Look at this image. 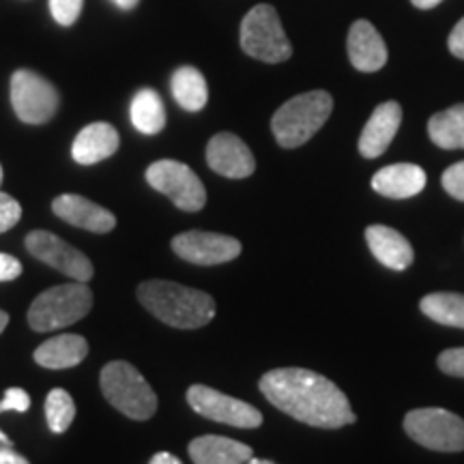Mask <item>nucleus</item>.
Listing matches in <instances>:
<instances>
[{
	"mask_svg": "<svg viewBox=\"0 0 464 464\" xmlns=\"http://www.w3.org/2000/svg\"><path fill=\"white\" fill-rule=\"evenodd\" d=\"M443 188L451 198L464 200V161H458V164L450 166L448 170L443 172Z\"/></svg>",
	"mask_w": 464,
	"mask_h": 464,
	"instance_id": "29",
	"label": "nucleus"
},
{
	"mask_svg": "<svg viewBox=\"0 0 464 464\" xmlns=\"http://www.w3.org/2000/svg\"><path fill=\"white\" fill-rule=\"evenodd\" d=\"M28 406H31V396H28L24 390H20V387H9V390L5 392L3 400H0V415H3L5 411L26 413Z\"/></svg>",
	"mask_w": 464,
	"mask_h": 464,
	"instance_id": "31",
	"label": "nucleus"
},
{
	"mask_svg": "<svg viewBox=\"0 0 464 464\" xmlns=\"http://www.w3.org/2000/svg\"><path fill=\"white\" fill-rule=\"evenodd\" d=\"M119 131L110 123H91L75 136L72 158L82 166L100 164L119 150Z\"/></svg>",
	"mask_w": 464,
	"mask_h": 464,
	"instance_id": "18",
	"label": "nucleus"
},
{
	"mask_svg": "<svg viewBox=\"0 0 464 464\" xmlns=\"http://www.w3.org/2000/svg\"><path fill=\"white\" fill-rule=\"evenodd\" d=\"M188 402L198 415L211 421L226 423V426L258 428L263 423V415L252 404L226 396L207 385H191L188 390Z\"/></svg>",
	"mask_w": 464,
	"mask_h": 464,
	"instance_id": "10",
	"label": "nucleus"
},
{
	"mask_svg": "<svg viewBox=\"0 0 464 464\" xmlns=\"http://www.w3.org/2000/svg\"><path fill=\"white\" fill-rule=\"evenodd\" d=\"M348 58L359 72L372 73L385 67L387 45L368 20H357L348 31Z\"/></svg>",
	"mask_w": 464,
	"mask_h": 464,
	"instance_id": "16",
	"label": "nucleus"
},
{
	"mask_svg": "<svg viewBox=\"0 0 464 464\" xmlns=\"http://www.w3.org/2000/svg\"><path fill=\"white\" fill-rule=\"evenodd\" d=\"M400 123H402V108H400V103H381L372 116H370L368 123H365L362 136H359V153L368 160L381 158L390 149L393 138H396Z\"/></svg>",
	"mask_w": 464,
	"mask_h": 464,
	"instance_id": "14",
	"label": "nucleus"
},
{
	"mask_svg": "<svg viewBox=\"0 0 464 464\" xmlns=\"http://www.w3.org/2000/svg\"><path fill=\"white\" fill-rule=\"evenodd\" d=\"M138 299L158 321L177 329H198L216 318V301L211 295L177 282H142L138 286Z\"/></svg>",
	"mask_w": 464,
	"mask_h": 464,
	"instance_id": "2",
	"label": "nucleus"
},
{
	"mask_svg": "<svg viewBox=\"0 0 464 464\" xmlns=\"http://www.w3.org/2000/svg\"><path fill=\"white\" fill-rule=\"evenodd\" d=\"M450 52L464 61V17L458 22L450 34Z\"/></svg>",
	"mask_w": 464,
	"mask_h": 464,
	"instance_id": "33",
	"label": "nucleus"
},
{
	"mask_svg": "<svg viewBox=\"0 0 464 464\" xmlns=\"http://www.w3.org/2000/svg\"><path fill=\"white\" fill-rule=\"evenodd\" d=\"M439 3H443V0H413V5L417 9H432V7H437Z\"/></svg>",
	"mask_w": 464,
	"mask_h": 464,
	"instance_id": "36",
	"label": "nucleus"
},
{
	"mask_svg": "<svg viewBox=\"0 0 464 464\" xmlns=\"http://www.w3.org/2000/svg\"><path fill=\"white\" fill-rule=\"evenodd\" d=\"M0 183H3V166H0Z\"/></svg>",
	"mask_w": 464,
	"mask_h": 464,
	"instance_id": "41",
	"label": "nucleus"
},
{
	"mask_svg": "<svg viewBox=\"0 0 464 464\" xmlns=\"http://www.w3.org/2000/svg\"><path fill=\"white\" fill-rule=\"evenodd\" d=\"M75 417V402L73 398L69 396V392L61 390H52L45 398V420H48L50 430L54 434H63L69 430V426L73 423Z\"/></svg>",
	"mask_w": 464,
	"mask_h": 464,
	"instance_id": "26",
	"label": "nucleus"
},
{
	"mask_svg": "<svg viewBox=\"0 0 464 464\" xmlns=\"http://www.w3.org/2000/svg\"><path fill=\"white\" fill-rule=\"evenodd\" d=\"M189 456L194 464H247L254 458V451L235 439L207 434L191 440Z\"/></svg>",
	"mask_w": 464,
	"mask_h": 464,
	"instance_id": "20",
	"label": "nucleus"
},
{
	"mask_svg": "<svg viewBox=\"0 0 464 464\" xmlns=\"http://www.w3.org/2000/svg\"><path fill=\"white\" fill-rule=\"evenodd\" d=\"M86 355H89V342H86L82 335L63 334L44 342V344L34 351V362L48 370H65L82 363Z\"/></svg>",
	"mask_w": 464,
	"mask_h": 464,
	"instance_id": "21",
	"label": "nucleus"
},
{
	"mask_svg": "<svg viewBox=\"0 0 464 464\" xmlns=\"http://www.w3.org/2000/svg\"><path fill=\"white\" fill-rule=\"evenodd\" d=\"M430 140L440 149H464V103H456L428 121Z\"/></svg>",
	"mask_w": 464,
	"mask_h": 464,
	"instance_id": "24",
	"label": "nucleus"
},
{
	"mask_svg": "<svg viewBox=\"0 0 464 464\" xmlns=\"http://www.w3.org/2000/svg\"><path fill=\"white\" fill-rule=\"evenodd\" d=\"M7 324H9V314H7V312L0 310V334H3L5 329H7Z\"/></svg>",
	"mask_w": 464,
	"mask_h": 464,
	"instance_id": "38",
	"label": "nucleus"
},
{
	"mask_svg": "<svg viewBox=\"0 0 464 464\" xmlns=\"http://www.w3.org/2000/svg\"><path fill=\"white\" fill-rule=\"evenodd\" d=\"M92 307V293L86 282L61 284L48 288L28 307V324L34 332H56L82 321Z\"/></svg>",
	"mask_w": 464,
	"mask_h": 464,
	"instance_id": "5",
	"label": "nucleus"
},
{
	"mask_svg": "<svg viewBox=\"0 0 464 464\" xmlns=\"http://www.w3.org/2000/svg\"><path fill=\"white\" fill-rule=\"evenodd\" d=\"M426 188V172L415 164H393L381 168L372 177V189L387 198H413Z\"/></svg>",
	"mask_w": 464,
	"mask_h": 464,
	"instance_id": "19",
	"label": "nucleus"
},
{
	"mask_svg": "<svg viewBox=\"0 0 464 464\" xmlns=\"http://www.w3.org/2000/svg\"><path fill=\"white\" fill-rule=\"evenodd\" d=\"M0 464H28V460L24 456L15 454L14 450L7 448H0Z\"/></svg>",
	"mask_w": 464,
	"mask_h": 464,
	"instance_id": "34",
	"label": "nucleus"
},
{
	"mask_svg": "<svg viewBox=\"0 0 464 464\" xmlns=\"http://www.w3.org/2000/svg\"><path fill=\"white\" fill-rule=\"evenodd\" d=\"M149 464H183V462L179 460L177 456L168 454V451H160V454H155L153 458H150Z\"/></svg>",
	"mask_w": 464,
	"mask_h": 464,
	"instance_id": "35",
	"label": "nucleus"
},
{
	"mask_svg": "<svg viewBox=\"0 0 464 464\" xmlns=\"http://www.w3.org/2000/svg\"><path fill=\"white\" fill-rule=\"evenodd\" d=\"M0 443H3V445H11L9 437H7V434H3V430H0Z\"/></svg>",
	"mask_w": 464,
	"mask_h": 464,
	"instance_id": "40",
	"label": "nucleus"
},
{
	"mask_svg": "<svg viewBox=\"0 0 464 464\" xmlns=\"http://www.w3.org/2000/svg\"><path fill=\"white\" fill-rule=\"evenodd\" d=\"M247 464H276V462L263 460V458H252V460H247Z\"/></svg>",
	"mask_w": 464,
	"mask_h": 464,
	"instance_id": "39",
	"label": "nucleus"
},
{
	"mask_svg": "<svg viewBox=\"0 0 464 464\" xmlns=\"http://www.w3.org/2000/svg\"><path fill=\"white\" fill-rule=\"evenodd\" d=\"M147 183L168 196L181 211L196 213L207 205V189L198 174L174 160H160L147 168Z\"/></svg>",
	"mask_w": 464,
	"mask_h": 464,
	"instance_id": "8",
	"label": "nucleus"
},
{
	"mask_svg": "<svg viewBox=\"0 0 464 464\" xmlns=\"http://www.w3.org/2000/svg\"><path fill=\"white\" fill-rule=\"evenodd\" d=\"M334 100L327 91H310L293 97L271 119V131L284 149H297L327 123Z\"/></svg>",
	"mask_w": 464,
	"mask_h": 464,
	"instance_id": "3",
	"label": "nucleus"
},
{
	"mask_svg": "<svg viewBox=\"0 0 464 464\" xmlns=\"http://www.w3.org/2000/svg\"><path fill=\"white\" fill-rule=\"evenodd\" d=\"M58 92L39 73L20 69L11 75V106L17 119L28 125L48 123L58 110Z\"/></svg>",
	"mask_w": 464,
	"mask_h": 464,
	"instance_id": "9",
	"label": "nucleus"
},
{
	"mask_svg": "<svg viewBox=\"0 0 464 464\" xmlns=\"http://www.w3.org/2000/svg\"><path fill=\"white\" fill-rule=\"evenodd\" d=\"M172 249L179 258L188 260L191 265L213 266L235 260L241 254L243 246L235 237L218 235V232L189 230L174 237Z\"/></svg>",
	"mask_w": 464,
	"mask_h": 464,
	"instance_id": "12",
	"label": "nucleus"
},
{
	"mask_svg": "<svg viewBox=\"0 0 464 464\" xmlns=\"http://www.w3.org/2000/svg\"><path fill=\"white\" fill-rule=\"evenodd\" d=\"M26 249L34 258L50 265L52 269L61 271L78 282H89L92 277V265L80 249L69 246L61 237L48 230H34L26 237Z\"/></svg>",
	"mask_w": 464,
	"mask_h": 464,
	"instance_id": "11",
	"label": "nucleus"
},
{
	"mask_svg": "<svg viewBox=\"0 0 464 464\" xmlns=\"http://www.w3.org/2000/svg\"><path fill=\"white\" fill-rule=\"evenodd\" d=\"M404 430L432 451H464V420L445 409H415L404 417Z\"/></svg>",
	"mask_w": 464,
	"mask_h": 464,
	"instance_id": "7",
	"label": "nucleus"
},
{
	"mask_svg": "<svg viewBox=\"0 0 464 464\" xmlns=\"http://www.w3.org/2000/svg\"><path fill=\"white\" fill-rule=\"evenodd\" d=\"M420 310L430 321L464 329V295L432 293L420 301Z\"/></svg>",
	"mask_w": 464,
	"mask_h": 464,
	"instance_id": "25",
	"label": "nucleus"
},
{
	"mask_svg": "<svg viewBox=\"0 0 464 464\" xmlns=\"http://www.w3.org/2000/svg\"><path fill=\"white\" fill-rule=\"evenodd\" d=\"M131 123L144 136H155L164 130L166 110L161 97L153 89H142L131 100Z\"/></svg>",
	"mask_w": 464,
	"mask_h": 464,
	"instance_id": "23",
	"label": "nucleus"
},
{
	"mask_svg": "<svg viewBox=\"0 0 464 464\" xmlns=\"http://www.w3.org/2000/svg\"><path fill=\"white\" fill-rule=\"evenodd\" d=\"M241 48L256 61L284 63L293 56L280 15L271 5H256L241 22Z\"/></svg>",
	"mask_w": 464,
	"mask_h": 464,
	"instance_id": "6",
	"label": "nucleus"
},
{
	"mask_svg": "<svg viewBox=\"0 0 464 464\" xmlns=\"http://www.w3.org/2000/svg\"><path fill=\"white\" fill-rule=\"evenodd\" d=\"M440 372L464 379V348H448L439 355Z\"/></svg>",
	"mask_w": 464,
	"mask_h": 464,
	"instance_id": "30",
	"label": "nucleus"
},
{
	"mask_svg": "<svg viewBox=\"0 0 464 464\" xmlns=\"http://www.w3.org/2000/svg\"><path fill=\"white\" fill-rule=\"evenodd\" d=\"M207 164L226 179H247L256 170V160L246 142L235 133H218L207 147Z\"/></svg>",
	"mask_w": 464,
	"mask_h": 464,
	"instance_id": "13",
	"label": "nucleus"
},
{
	"mask_svg": "<svg viewBox=\"0 0 464 464\" xmlns=\"http://www.w3.org/2000/svg\"><path fill=\"white\" fill-rule=\"evenodd\" d=\"M365 241H368V247L374 254V258L393 271H404L413 265V246L396 228L381 224L370 226L365 230Z\"/></svg>",
	"mask_w": 464,
	"mask_h": 464,
	"instance_id": "17",
	"label": "nucleus"
},
{
	"mask_svg": "<svg viewBox=\"0 0 464 464\" xmlns=\"http://www.w3.org/2000/svg\"><path fill=\"white\" fill-rule=\"evenodd\" d=\"M112 3L116 5V7H121V9L130 11V9L136 7V5H138V0H112Z\"/></svg>",
	"mask_w": 464,
	"mask_h": 464,
	"instance_id": "37",
	"label": "nucleus"
},
{
	"mask_svg": "<svg viewBox=\"0 0 464 464\" xmlns=\"http://www.w3.org/2000/svg\"><path fill=\"white\" fill-rule=\"evenodd\" d=\"M170 89L179 106L188 112H198L208 102V86L205 75L196 67H179L172 73Z\"/></svg>",
	"mask_w": 464,
	"mask_h": 464,
	"instance_id": "22",
	"label": "nucleus"
},
{
	"mask_svg": "<svg viewBox=\"0 0 464 464\" xmlns=\"http://www.w3.org/2000/svg\"><path fill=\"white\" fill-rule=\"evenodd\" d=\"M22 276V263L9 254H0V282H11Z\"/></svg>",
	"mask_w": 464,
	"mask_h": 464,
	"instance_id": "32",
	"label": "nucleus"
},
{
	"mask_svg": "<svg viewBox=\"0 0 464 464\" xmlns=\"http://www.w3.org/2000/svg\"><path fill=\"white\" fill-rule=\"evenodd\" d=\"M260 392L276 409L314 428H344L357 417L344 392L327 376L305 368H277L260 379Z\"/></svg>",
	"mask_w": 464,
	"mask_h": 464,
	"instance_id": "1",
	"label": "nucleus"
},
{
	"mask_svg": "<svg viewBox=\"0 0 464 464\" xmlns=\"http://www.w3.org/2000/svg\"><path fill=\"white\" fill-rule=\"evenodd\" d=\"M82 5L84 0H50L52 17H54L61 26H72L80 17Z\"/></svg>",
	"mask_w": 464,
	"mask_h": 464,
	"instance_id": "27",
	"label": "nucleus"
},
{
	"mask_svg": "<svg viewBox=\"0 0 464 464\" xmlns=\"http://www.w3.org/2000/svg\"><path fill=\"white\" fill-rule=\"evenodd\" d=\"M52 211L63 222L78 226L89 232H97V235H106L116 226V218L108 208H103L89 198L78 194H63L52 202Z\"/></svg>",
	"mask_w": 464,
	"mask_h": 464,
	"instance_id": "15",
	"label": "nucleus"
},
{
	"mask_svg": "<svg viewBox=\"0 0 464 464\" xmlns=\"http://www.w3.org/2000/svg\"><path fill=\"white\" fill-rule=\"evenodd\" d=\"M22 218V207L15 198H11L9 194L0 191V232H7L9 228L20 222Z\"/></svg>",
	"mask_w": 464,
	"mask_h": 464,
	"instance_id": "28",
	"label": "nucleus"
},
{
	"mask_svg": "<svg viewBox=\"0 0 464 464\" xmlns=\"http://www.w3.org/2000/svg\"><path fill=\"white\" fill-rule=\"evenodd\" d=\"M100 385L108 402L130 420L147 421L158 411V396L136 365L127 362L106 363Z\"/></svg>",
	"mask_w": 464,
	"mask_h": 464,
	"instance_id": "4",
	"label": "nucleus"
}]
</instances>
